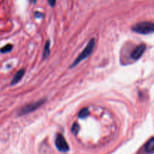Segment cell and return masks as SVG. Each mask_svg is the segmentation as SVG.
<instances>
[{"mask_svg": "<svg viewBox=\"0 0 154 154\" xmlns=\"http://www.w3.org/2000/svg\"><path fill=\"white\" fill-rule=\"evenodd\" d=\"M55 144L57 148L60 152H68L69 150V146L67 141L62 134H57L55 140Z\"/></svg>", "mask_w": 154, "mask_h": 154, "instance_id": "obj_4", "label": "cell"}, {"mask_svg": "<svg viewBox=\"0 0 154 154\" xmlns=\"http://www.w3.org/2000/svg\"><path fill=\"white\" fill-rule=\"evenodd\" d=\"M95 48V39L92 38L90 42H88V44L87 45V46L85 47V48L84 49V51L79 54L78 57L75 59V60L74 61V63H72V66H70V68H74L76 66H78L81 61H83L84 60H85L87 57H88L89 56H90V54H92V52L93 51Z\"/></svg>", "mask_w": 154, "mask_h": 154, "instance_id": "obj_1", "label": "cell"}, {"mask_svg": "<svg viewBox=\"0 0 154 154\" xmlns=\"http://www.w3.org/2000/svg\"><path fill=\"white\" fill-rule=\"evenodd\" d=\"M132 31L141 35H149L154 32V23L152 22H141L132 27Z\"/></svg>", "mask_w": 154, "mask_h": 154, "instance_id": "obj_2", "label": "cell"}, {"mask_svg": "<svg viewBox=\"0 0 154 154\" xmlns=\"http://www.w3.org/2000/svg\"><path fill=\"white\" fill-rule=\"evenodd\" d=\"M50 55V42L49 41H47L46 43H45V48H44L43 51V60L48 58Z\"/></svg>", "mask_w": 154, "mask_h": 154, "instance_id": "obj_8", "label": "cell"}, {"mask_svg": "<svg viewBox=\"0 0 154 154\" xmlns=\"http://www.w3.org/2000/svg\"><path fill=\"white\" fill-rule=\"evenodd\" d=\"M146 45L144 44H141L138 46H137L135 49L133 50V51L131 54V58L133 59V60H137L138 59L141 58L142 57V55L144 54V53L146 51Z\"/></svg>", "mask_w": 154, "mask_h": 154, "instance_id": "obj_5", "label": "cell"}, {"mask_svg": "<svg viewBox=\"0 0 154 154\" xmlns=\"http://www.w3.org/2000/svg\"><path fill=\"white\" fill-rule=\"evenodd\" d=\"M25 75V69H20V70L18 71L16 74H15L14 77L12 79L11 82V85H14V84H17L21 79L23 78V77Z\"/></svg>", "mask_w": 154, "mask_h": 154, "instance_id": "obj_7", "label": "cell"}, {"mask_svg": "<svg viewBox=\"0 0 154 154\" xmlns=\"http://www.w3.org/2000/svg\"><path fill=\"white\" fill-rule=\"evenodd\" d=\"M34 16H35V17H36V18H41V17H42L43 14H42L41 13V12L36 11L35 13L34 14Z\"/></svg>", "mask_w": 154, "mask_h": 154, "instance_id": "obj_12", "label": "cell"}, {"mask_svg": "<svg viewBox=\"0 0 154 154\" xmlns=\"http://www.w3.org/2000/svg\"><path fill=\"white\" fill-rule=\"evenodd\" d=\"M89 115H90V111H89L88 108H85L80 111L79 114H78V117L81 119H85L88 117Z\"/></svg>", "mask_w": 154, "mask_h": 154, "instance_id": "obj_9", "label": "cell"}, {"mask_svg": "<svg viewBox=\"0 0 154 154\" xmlns=\"http://www.w3.org/2000/svg\"><path fill=\"white\" fill-rule=\"evenodd\" d=\"M12 48H13V45H11V44H8V45H6L5 46H4L2 48H1V49H0V52H1L2 54L8 53L11 51Z\"/></svg>", "mask_w": 154, "mask_h": 154, "instance_id": "obj_10", "label": "cell"}, {"mask_svg": "<svg viewBox=\"0 0 154 154\" xmlns=\"http://www.w3.org/2000/svg\"><path fill=\"white\" fill-rule=\"evenodd\" d=\"M80 130V126L78 124V123H75L73 124V126H72V131L73 133H75V135H77V134L78 133V132H79Z\"/></svg>", "mask_w": 154, "mask_h": 154, "instance_id": "obj_11", "label": "cell"}, {"mask_svg": "<svg viewBox=\"0 0 154 154\" xmlns=\"http://www.w3.org/2000/svg\"><path fill=\"white\" fill-rule=\"evenodd\" d=\"M144 152L146 154L154 153V137L148 140L144 147Z\"/></svg>", "mask_w": 154, "mask_h": 154, "instance_id": "obj_6", "label": "cell"}, {"mask_svg": "<svg viewBox=\"0 0 154 154\" xmlns=\"http://www.w3.org/2000/svg\"><path fill=\"white\" fill-rule=\"evenodd\" d=\"M56 1H57V0H48V2H49L50 5L54 7L56 4Z\"/></svg>", "mask_w": 154, "mask_h": 154, "instance_id": "obj_13", "label": "cell"}, {"mask_svg": "<svg viewBox=\"0 0 154 154\" xmlns=\"http://www.w3.org/2000/svg\"><path fill=\"white\" fill-rule=\"evenodd\" d=\"M45 102H46L45 99H41V100H38V102H33V103L29 104V105H26V106H23L20 110L19 115H25V114H29V113L35 111L38 108H40Z\"/></svg>", "mask_w": 154, "mask_h": 154, "instance_id": "obj_3", "label": "cell"}]
</instances>
